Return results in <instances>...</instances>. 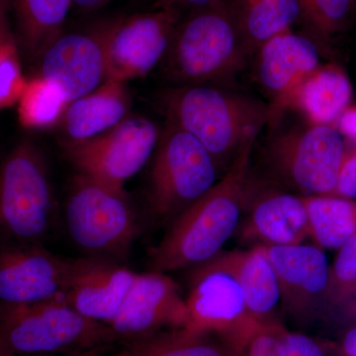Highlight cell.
<instances>
[{
	"label": "cell",
	"mask_w": 356,
	"mask_h": 356,
	"mask_svg": "<svg viewBox=\"0 0 356 356\" xmlns=\"http://www.w3.org/2000/svg\"><path fill=\"white\" fill-rule=\"evenodd\" d=\"M254 142L248 140L222 179L173 220L163 240L152 250L154 271L196 267L221 252L245 210Z\"/></svg>",
	"instance_id": "1"
},
{
	"label": "cell",
	"mask_w": 356,
	"mask_h": 356,
	"mask_svg": "<svg viewBox=\"0 0 356 356\" xmlns=\"http://www.w3.org/2000/svg\"><path fill=\"white\" fill-rule=\"evenodd\" d=\"M163 106L168 122L196 138L218 168L271 121L270 105L209 84L170 89Z\"/></svg>",
	"instance_id": "2"
},
{
	"label": "cell",
	"mask_w": 356,
	"mask_h": 356,
	"mask_svg": "<svg viewBox=\"0 0 356 356\" xmlns=\"http://www.w3.org/2000/svg\"><path fill=\"white\" fill-rule=\"evenodd\" d=\"M248 55L228 0H219L182 16L161 65L179 86L209 84L233 76Z\"/></svg>",
	"instance_id": "3"
},
{
	"label": "cell",
	"mask_w": 356,
	"mask_h": 356,
	"mask_svg": "<svg viewBox=\"0 0 356 356\" xmlns=\"http://www.w3.org/2000/svg\"><path fill=\"white\" fill-rule=\"evenodd\" d=\"M117 339L109 325L84 317L63 298L0 309V351L54 355L102 350Z\"/></svg>",
	"instance_id": "4"
},
{
	"label": "cell",
	"mask_w": 356,
	"mask_h": 356,
	"mask_svg": "<svg viewBox=\"0 0 356 356\" xmlns=\"http://www.w3.org/2000/svg\"><path fill=\"white\" fill-rule=\"evenodd\" d=\"M55 214L43 154L34 140L21 139L0 163V236L10 243H40Z\"/></svg>",
	"instance_id": "5"
},
{
	"label": "cell",
	"mask_w": 356,
	"mask_h": 356,
	"mask_svg": "<svg viewBox=\"0 0 356 356\" xmlns=\"http://www.w3.org/2000/svg\"><path fill=\"white\" fill-rule=\"evenodd\" d=\"M65 224L77 247L92 259L110 262L128 257L139 231L124 189L81 173L72 179L67 194Z\"/></svg>",
	"instance_id": "6"
},
{
	"label": "cell",
	"mask_w": 356,
	"mask_h": 356,
	"mask_svg": "<svg viewBox=\"0 0 356 356\" xmlns=\"http://www.w3.org/2000/svg\"><path fill=\"white\" fill-rule=\"evenodd\" d=\"M341 133L331 125L292 128L273 136L264 149L269 175L300 196L331 195L346 156Z\"/></svg>",
	"instance_id": "7"
},
{
	"label": "cell",
	"mask_w": 356,
	"mask_h": 356,
	"mask_svg": "<svg viewBox=\"0 0 356 356\" xmlns=\"http://www.w3.org/2000/svg\"><path fill=\"white\" fill-rule=\"evenodd\" d=\"M218 170L214 159L196 138L168 122L159 137L149 178L154 216L173 221L214 186Z\"/></svg>",
	"instance_id": "8"
},
{
	"label": "cell",
	"mask_w": 356,
	"mask_h": 356,
	"mask_svg": "<svg viewBox=\"0 0 356 356\" xmlns=\"http://www.w3.org/2000/svg\"><path fill=\"white\" fill-rule=\"evenodd\" d=\"M185 302L184 331L217 337L229 356H242L259 324L248 313L238 280L217 257L195 267Z\"/></svg>",
	"instance_id": "9"
},
{
	"label": "cell",
	"mask_w": 356,
	"mask_h": 356,
	"mask_svg": "<svg viewBox=\"0 0 356 356\" xmlns=\"http://www.w3.org/2000/svg\"><path fill=\"white\" fill-rule=\"evenodd\" d=\"M159 137L156 124L144 117H127L91 139L62 140L63 153L79 173L114 187L124 185L146 165Z\"/></svg>",
	"instance_id": "10"
},
{
	"label": "cell",
	"mask_w": 356,
	"mask_h": 356,
	"mask_svg": "<svg viewBox=\"0 0 356 356\" xmlns=\"http://www.w3.org/2000/svg\"><path fill=\"white\" fill-rule=\"evenodd\" d=\"M84 259L51 254L40 243L0 250V309L63 298Z\"/></svg>",
	"instance_id": "11"
},
{
	"label": "cell",
	"mask_w": 356,
	"mask_h": 356,
	"mask_svg": "<svg viewBox=\"0 0 356 356\" xmlns=\"http://www.w3.org/2000/svg\"><path fill=\"white\" fill-rule=\"evenodd\" d=\"M182 16L168 8L108 21L107 79L126 83L146 76L163 62Z\"/></svg>",
	"instance_id": "12"
},
{
	"label": "cell",
	"mask_w": 356,
	"mask_h": 356,
	"mask_svg": "<svg viewBox=\"0 0 356 356\" xmlns=\"http://www.w3.org/2000/svg\"><path fill=\"white\" fill-rule=\"evenodd\" d=\"M107 25L108 21L91 31L62 33L40 57L39 76L57 86L67 103L106 81Z\"/></svg>",
	"instance_id": "13"
},
{
	"label": "cell",
	"mask_w": 356,
	"mask_h": 356,
	"mask_svg": "<svg viewBox=\"0 0 356 356\" xmlns=\"http://www.w3.org/2000/svg\"><path fill=\"white\" fill-rule=\"evenodd\" d=\"M186 302L175 281L165 273L138 274L127 298L109 327L117 337L140 339L163 327L182 329Z\"/></svg>",
	"instance_id": "14"
},
{
	"label": "cell",
	"mask_w": 356,
	"mask_h": 356,
	"mask_svg": "<svg viewBox=\"0 0 356 356\" xmlns=\"http://www.w3.org/2000/svg\"><path fill=\"white\" fill-rule=\"evenodd\" d=\"M280 289V303L288 315L308 320L327 302L330 267L322 248L293 245L267 247Z\"/></svg>",
	"instance_id": "15"
},
{
	"label": "cell",
	"mask_w": 356,
	"mask_h": 356,
	"mask_svg": "<svg viewBox=\"0 0 356 356\" xmlns=\"http://www.w3.org/2000/svg\"><path fill=\"white\" fill-rule=\"evenodd\" d=\"M257 53V79L273 96L270 123H276L295 89L320 67V49L309 35L295 34L290 28L267 40Z\"/></svg>",
	"instance_id": "16"
},
{
	"label": "cell",
	"mask_w": 356,
	"mask_h": 356,
	"mask_svg": "<svg viewBox=\"0 0 356 356\" xmlns=\"http://www.w3.org/2000/svg\"><path fill=\"white\" fill-rule=\"evenodd\" d=\"M245 196L248 217L243 222L242 238L266 247L303 243L309 233L308 217L303 199L277 191L266 189Z\"/></svg>",
	"instance_id": "17"
},
{
	"label": "cell",
	"mask_w": 356,
	"mask_h": 356,
	"mask_svg": "<svg viewBox=\"0 0 356 356\" xmlns=\"http://www.w3.org/2000/svg\"><path fill=\"white\" fill-rule=\"evenodd\" d=\"M137 275L116 262L86 259L63 299L84 317L109 325Z\"/></svg>",
	"instance_id": "18"
},
{
	"label": "cell",
	"mask_w": 356,
	"mask_h": 356,
	"mask_svg": "<svg viewBox=\"0 0 356 356\" xmlns=\"http://www.w3.org/2000/svg\"><path fill=\"white\" fill-rule=\"evenodd\" d=\"M125 83L106 79L92 92L69 103L58 123L64 133L63 140L91 139L125 120L131 108Z\"/></svg>",
	"instance_id": "19"
},
{
	"label": "cell",
	"mask_w": 356,
	"mask_h": 356,
	"mask_svg": "<svg viewBox=\"0 0 356 356\" xmlns=\"http://www.w3.org/2000/svg\"><path fill=\"white\" fill-rule=\"evenodd\" d=\"M234 274L242 288L248 313L259 325L277 322L276 308L280 303L277 276L266 245L247 250H232L217 255Z\"/></svg>",
	"instance_id": "20"
},
{
	"label": "cell",
	"mask_w": 356,
	"mask_h": 356,
	"mask_svg": "<svg viewBox=\"0 0 356 356\" xmlns=\"http://www.w3.org/2000/svg\"><path fill=\"white\" fill-rule=\"evenodd\" d=\"M353 88L343 70L318 67L299 84L288 106L294 105L313 125H331L350 106Z\"/></svg>",
	"instance_id": "21"
},
{
	"label": "cell",
	"mask_w": 356,
	"mask_h": 356,
	"mask_svg": "<svg viewBox=\"0 0 356 356\" xmlns=\"http://www.w3.org/2000/svg\"><path fill=\"white\" fill-rule=\"evenodd\" d=\"M18 48L30 60H39L63 33L72 0H10Z\"/></svg>",
	"instance_id": "22"
},
{
	"label": "cell",
	"mask_w": 356,
	"mask_h": 356,
	"mask_svg": "<svg viewBox=\"0 0 356 356\" xmlns=\"http://www.w3.org/2000/svg\"><path fill=\"white\" fill-rule=\"evenodd\" d=\"M228 6L250 54L300 20L297 0H228Z\"/></svg>",
	"instance_id": "23"
},
{
	"label": "cell",
	"mask_w": 356,
	"mask_h": 356,
	"mask_svg": "<svg viewBox=\"0 0 356 356\" xmlns=\"http://www.w3.org/2000/svg\"><path fill=\"white\" fill-rule=\"evenodd\" d=\"M309 233L320 248H339L356 233V202L332 195L301 196Z\"/></svg>",
	"instance_id": "24"
},
{
	"label": "cell",
	"mask_w": 356,
	"mask_h": 356,
	"mask_svg": "<svg viewBox=\"0 0 356 356\" xmlns=\"http://www.w3.org/2000/svg\"><path fill=\"white\" fill-rule=\"evenodd\" d=\"M17 104L21 125L42 130L58 125L69 103L57 86L37 76L27 81Z\"/></svg>",
	"instance_id": "25"
},
{
	"label": "cell",
	"mask_w": 356,
	"mask_h": 356,
	"mask_svg": "<svg viewBox=\"0 0 356 356\" xmlns=\"http://www.w3.org/2000/svg\"><path fill=\"white\" fill-rule=\"evenodd\" d=\"M122 356H229L221 343L209 337L196 336L182 329L158 332L136 339Z\"/></svg>",
	"instance_id": "26"
},
{
	"label": "cell",
	"mask_w": 356,
	"mask_h": 356,
	"mask_svg": "<svg viewBox=\"0 0 356 356\" xmlns=\"http://www.w3.org/2000/svg\"><path fill=\"white\" fill-rule=\"evenodd\" d=\"M297 3L309 36L320 44L343 31L355 13L353 0H297Z\"/></svg>",
	"instance_id": "27"
},
{
	"label": "cell",
	"mask_w": 356,
	"mask_h": 356,
	"mask_svg": "<svg viewBox=\"0 0 356 356\" xmlns=\"http://www.w3.org/2000/svg\"><path fill=\"white\" fill-rule=\"evenodd\" d=\"M356 288V233L339 248L334 266L330 269L327 302L341 307Z\"/></svg>",
	"instance_id": "28"
},
{
	"label": "cell",
	"mask_w": 356,
	"mask_h": 356,
	"mask_svg": "<svg viewBox=\"0 0 356 356\" xmlns=\"http://www.w3.org/2000/svg\"><path fill=\"white\" fill-rule=\"evenodd\" d=\"M27 81L21 69L19 48L13 44L0 56V110L19 102Z\"/></svg>",
	"instance_id": "29"
},
{
	"label": "cell",
	"mask_w": 356,
	"mask_h": 356,
	"mask_svg": "<svg viewBox=\"0 0 356 356\" xmlns=\"http://www.w3.org/2000/svg\"><path fill=\"white\" fill-rule=\"evenodd\" d=\"M280 323L259 325L243 350L242 356H285L281 341Z\"/></svg>",
	"instance_id": "30"
},
{
	"label": "cell",
	"mask_w": 356,
	"mask_h": 356,
	"mask_svg": "<svg viewBox=\"0 0 356 356\" xmlns=\"http://www.w3.org/2000/svg\"><path fill=\"white\" fill-rule=\"evenodd\" d=\"M280 332L285 356H327L324 348L307 334L288 331L281 324Z\"/></svg>",
	"instance_id": "31"
},
{
	"label": "cell",
	"mask_w": 356,
	"mask_h": 356,
	"mask_svg": "<svg viewBox=\"0 0 356 356\" xmlns=\"http://www.w3.org/2000/svg\"><path fill=\"white\" fill-rule=\"evenodd\" d=\"M337 197L356 198V149L346 152L336 188L331 194Z\"/></svg>",
	"instance_id": "32"
},
{
	"label": "cell",
	"mask_w": 356,
	"mask_h": 356,
	"mask_svg": "<svg viewBox=\"0 0 356 356\" xmlns=\"http://www.w3.org/2000/svg\"><path fill=\"white\" fill-rule=\"evenodd\" d=\"M13 44H18L14 31L10 0H0V56Z\"/></svg>",
	"instance_id": "33"
},
{
	"label": "cell",
	"mask_w": 356,
	"mask_h": 356,
	"mask_svg": "<svg viewBox=\"0 0 356 356\" xmlns=\"http://www.w3.org/2000/svg\"><path fill=\"white\" fill-rule=\"evenodd\" d=\"M219 0H158L159 8H168L184 16L191 11L209 6Z\"/></svg>",
	"instance_id": "34"
},
{
	"label": "cell",
	"mask_w": 356,
	"mask_h": 356,
	"mask_svg": "<svg viewBox=\"0 0 356 356\" xmlns=\"http://www.w3.org/2000/svg\"><path fill=\"white\" fill-rule=\"evenodd\" d=\"M339 132L356 143V105L348 106L337 119Z\"/></svg>",
	"instance_id": "35"
},
{
	"label": "cell",
	"mask_w": 356,
	"mask_h": 356,
	"mask_svg": "<svg viewBox=\"0 0 356 356\" xmlns=\"http://www.w3.org/2000/svg\"><path fill=\"white\" fill-rule=\"evenodd\" d=\"M341 356H356V327L346 332L341 343Z\"/></svg>",
	"instance_id": "36"
},
{
	"label": "cell",
	"mask_w": 356,
	"mask_h": 356,
	"mask_svg": "<svg viewBox=\"0 0 356 356\" xmlns=\"http://www.w3.org/2000/svg\"><path fill=\"white\" fill-rule=\"evenodd\" d=\"M116 0H72V6L84 13L98 10Z\"/></svg>",
	"instance_id": "37"
},
{
	"label": "cell",
	"mask_w": 356,
	"mask_h": 356,
	"mask_svg": "<svg viewBox=\"0 0 356 356\" xmlns=\"http://www.w3.org/2000/svg\"><path fill=\"white\" fill-rule=\"evenodd\" d=\"M102 350H92L88 351H83V353H70V355H65L64 356H102L100 353ZM0 356H55V355H11V353H3L0 351Z\"/></svg>",
	"instance_id": "38"
},
{
	"label": "cell",
	"mask_w": 356,
	"mask_h": 356,
	"mask_svg": "<svg viewBox=\"0 0 356 356\" xmlns=\"http://www.w3.org/2000/svg\"><path fill=\"white\" fill-rule=\"evenodd\" d=\"M341 307H343L346 312L350 314V316L356 318V299L348 302V303L344 304V305Z\"/></svg>",
	"instance_id": "39"
},
{
	"label": "cell",
	"mask_w": 356,
	"mask_h": 356,
	"mask_svg": "<svg viewBox=\"0 0 356 356\" xmlns=\"http://www.w3.org/2000/svg\"><path fill=\"white\" fill-rule=\"evenodd\" d=\"M356 299V288L355 289V291H353V293H351V295L350 296V298H348V300H346V302H344V303L343 304V305H344V304L346 303H348V302H350V301H353V300H355ZM341 305V306H343Z\"/></svg>",
	"instance_id": "40"
},
{
	"label": "cell",
	"mask_w": 356,
	"mask_h": 356,
	"mask_svg": "<svg viewBox=\"0 0 356 356\" xmlns=\"http://www.w3.org/2000/svg\"><path fill=\"white\" fill-rule=\"evenodd\" d=\"M353 4H355V10L356 13V0H353Z\"/></svg>",
	"instance_id": "41"
}]
</instances>
